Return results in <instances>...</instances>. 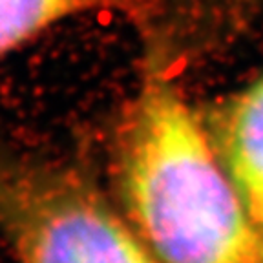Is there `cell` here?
Wrapping results in <instances>:
<instances>
[{"mask_svg": "<svg viewBox=\"0 0 263 263\" xmlns=\"http://www.w3.org/2000/svg\"><path fill=\"white\" fill-rule=\"evenodd\" d=\"M0 236L16 263H159L86 174L2 141Z\"/></svg>", "mask_w": 263, "mask_h": 263, "instance_id": "2", "label": "cell"}, {"mask_svg": "<svg viewBox=\"0 0 263 263\" xmlns=\"http://www.w3.org/2000/svg\"><path fill=\"white\" fill-rule=\"evenodd\" d=\"M263 11V0H150L139 28L144 61L168 73L234 41Z\"/></svg>", "mask_w": 263, "mask_h": 263, "instance_id": "3", "label": "cell"}, {"mask_svg": "<svg viewBox=\"0 0 263 263\" xmlns=\"http://www.w3.org/2000/svg\"><path fill=\"white\" fill-rule=\"evenodd\" d=\"M199 115L223 168L263 232V73Z\"/></svg>", "mask_w": 263, "mask_h": 263, "instance_id": "4", "label": "cell"}, {"mask_svg": "<svg viewBox=\"0 0 263 263\" xmlns=\"http://www.w3.org/2000/svg\"><path fill=\"white\" fill-rule=\"evenodd\" d=\"M150 0H0V59L61 22L91 11H115L141 28Z\"/></svg>", "mask_w": 263, "mask_h": 263, "instance_id": "5", "label": "cell"}, {"mask_svg": "<svg viewBox=\"0 0 263 263\" xmlns=\"http://www.w3.org/2000/svg\"><path fill=\"white\" fill-rule=\"evenodd\" d=\"M111 166L119 209L159 263H263V232L176 75L144 64Z\"/></svg>", "mask_w": 263, "mask_h": 263, "instance_id": "1", "label": "cell"}]
</instances>
